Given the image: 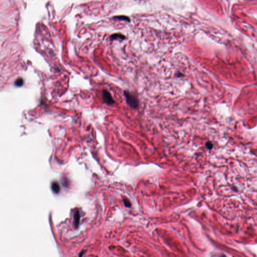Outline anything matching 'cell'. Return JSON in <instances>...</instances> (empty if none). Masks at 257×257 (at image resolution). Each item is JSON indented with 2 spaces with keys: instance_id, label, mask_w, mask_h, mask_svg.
<instances>
[{
  "instance_id": "cell-1",
  "label": "cell",
  "mask_w": 257,
  "mask_h": 257,
  "mask_svg": "<svg viewBox=\"0 0 257 257\" xmlns=\"http://www.w3.org/2000/svg\"><path fill=\"white\" fill-rule=\"evenodd\" d=\"M124 95L126 97V102L128 105L132 109H138L139 106V101L135 95L131 94L128 91H125Z\"/></svg>"
},
{
  "instance_id": "cell-2",
  "label": "cell",
  "mask_w": 257,
  "mask_h": 257,
  "mask_svg": "<svg viewBox=\"0 0 257 257\" xmlns=\"http://www.w3.org/2000/svg\"><path fill=\"white\" fill-rule=\"evenodd\" d=\"M103 98L105 102L107 104L111 105L114 103V101L113 99L111 94L106 90H103Z\"/></svg>"
},
{
  "instance_id": "cell-3",
  "label": "cell",
  "mask_w": 257,
  "mask_h": 257,
  "mask_svg": "<svg viewBox=\"0 0 257 257\" xmlns=\"http://www.w3.org/2000/svg\"><path fill=\"white\" fill-rule=\"evenodd\" d=\"M74 223H75L76 226V227H78L79 224V220H80V214L79 213L78 211H76L75 213H74Z\"/></svg>"
},
{
  "instance_id": "cell-4",
  "label": "cell",
  "mask_w": 257,
  "mask_h": 257,
  "mask_svg": "<svg viewBox=\"0 0 257 257\" xmlns=\"http://www.w3.org/2000/svg\"><path fill=\"white\" fill-rule=\"evenodd\" d=\"M52 189L53 191L56 193H58L60 191V186L59 184L56 182H54L52 184Z\"/></svg>"
},
{
  "instance_id": "cell-5",
  "label": "cell",
  "mask_w": 257,
  "mask_h": 257,
  "mask_svg": "<svg viewBox=\"0 0 257 257\" xmlns=\"http://www.w3.org/2000/svg\"><path fill=\"white\" fill-rule=\"evenodd\" d=\"M114 19H116L121 20H124V21H128V22L130 21V19H129V18L128 17H126V16H115V17H114Z\"/></svg>"
},
{
  "instance_id": "cell-6",
  "label": "cell",
  "mask_w": 257,
  "mask_h": 257,
  "mask_svg": "<svg viewBox=\"0 0 257 257\" xmlns=\"http://www.w3.org/2000/svg\"><path fill=\"white\" fill-rule=\"evenodd\" d=\"M15 85L17 86H21L23 85V80L21 78H19L17 79L15 83Z\"/></svg>"
},
{
  "instance_id": "cell-7",
  "label": "cell",
  "mask_w": 257,
  "mask_h": 257,
  "mask_svg": "<svg viewBox=\"0 0 257 257\" xmlns=\"http://www.w3.org/2000/svg\"><path fill=\"white\" fill-rule=\"evenodd\" d=\"M111 38L113 39H116L118 38L121 39H125V37H124L123 35L119 34H115L111 36Z\"/></svg>"
},
{
  "instance_id": "cell-8",
  "label": "cell",
  "mask_w": 257,
  "mask_h": 257,
  "mask_svg": "<svg viewBox=\"0 0 257 257\" xmlns=\"http://www.w3.org/2000/svg\"><path fill=\"white\" fill-rule=\"evenodd\" d=\"M206 147L208 148V149H209V150H211L213 148V144L211 142H208L206 143Z\"/></svg>"
},
{
  "instance_id": "cell-9",
  "label": "cell",
  "mask_w": 257,
  "mask_h": 257,
  "mask_svg": "<svg viewBox=\"0 0 257 257\" xmlns=\"http://www.w3.org/2000/svg\"><path fill=\"white\" fill-rule=\"evenodd\" d=\"M124 203H125V204L126 205V206L127 207H130L131 206V203H130V202L127 200H124Z\"/></svg>"
}]
</instances>
